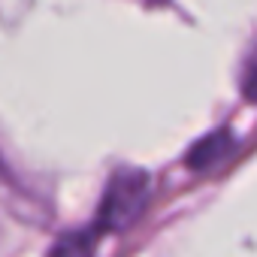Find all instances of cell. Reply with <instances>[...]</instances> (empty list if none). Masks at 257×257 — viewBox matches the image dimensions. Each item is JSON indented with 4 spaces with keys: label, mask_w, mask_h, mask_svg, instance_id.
<instances>
[{
    "label": "cell",
    "mask_w": 257,
    "mask_h": 257,
    "mask_svg": "<svg viewBox=\"0 0 257 257\" xmlns=\"http://www.w3.org/2000/svg\"><path fill=\"white\" fill-rule=\"evenodd\" d=\"M149 203V176L143 170H118L103 191V200L97 206V233H118L127 230Z\"/></svg>",
    "instance_id": "6da1fadb"
},
{
    "label": "cell",
    "mask_w": 257,
    "mask_h": 257,
    "mask_svg": "<svg viewBox=\"0 0 257 257\" xmlns=\"http://www.w3.org/2000/svg\"><path fill=\"white\" fill-rule=\"evenodd\" d=\"M233 152H236V137L227 127H221V131L194 143V149L188 152V167L194 173H206V170H215L218 164H224Z\"/></svg>",
    "instance_id": "7a4b0ae2"
},
{
    "label": "cell",
    "mask_w": 257,
    "mask_h": 257,
    "mask_svg": "<svg viewBox=\"0 0 257 257\" xmlns=\"http://www.w3.org/2000/svg\"><path fill=\"white\" fill-rule=\"evenodd\" d=\"M94 245H97V227L94 230H73L55 242L49 257H94Z\"/></svg>",
    "instance_id": "3957f363"
},
{
    "label": "cell",
    "mask_w": 257,
    "mask_h": 257,
    "mask_svg": "<svg viewBox=\"0 0 257 257\" xmlns=\"http://www.w3.org/2000/svg\"><path fill=\"white\" fill-rule=\"evenodd\" d=\"M242 91L251 103H257V52L251 55L248 67H245V76H242Z\"/></svg>",
    "instance_id": "277c9868"
}]
</instances>
